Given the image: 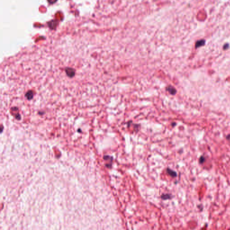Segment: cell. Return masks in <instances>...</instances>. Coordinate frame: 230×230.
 <instances>
[{
    "label": "cell",
    "mask_w": 230,
    "mask_h": 230,
    "mask_svg": "<svg viewBox=\"0 0 230 230\" xmlns=\"http://www.w3.org/2000/svg\"><path fill=\"white\" fill-rule=\"evenodd\" d=\"M167 90L168 91V92L172 95H174L176 93V90H175V88L171 86H169L167 88Z\"/></svg>",
    "instance_id": "6da1fadb"
},
{
    "label": "cell",
    "mask_w": 230,
    "mask_h": 230,
    "mask_svg": "<svg viewBox=\"0 0 230 230\" xmlns=\"http://www.w3.org/2000/svg\"><path fill=\"white\" fill-rule=\"evenodd\" d=\"M167 171L168 174H170L171 176L173 177L177 176L176 173L174 172V171H172V170H170V168H168Z\"/></svg>",
    "instance_id": "7a4b0ae2"
},
{
    "label": "cell",
    "mask_w": 230,
    "mask_h": 230,
    "mask_svg": "<svg viewBox=\"0 0 230 230\" xmlns=\"http://www.w3.org/2000/svg\"><path fill=\"white\" fill-rule=\"evenodd\" d=\"M161 198L163 200L168 199L171 198V195L168 194H164L162 195Z\"/></svg>",
    "instance_id": "3957f363"
},
{
    "label": "cell",
    "mask_w": 230,
    "mask_h": 230,
    "mask_svg": "<svg viewBox=\"0 0 230 230\" xmlns=\"http://www.w3.org/2000/svg\"><path fill=\"white\" fill-rule=\"evenodd\" d=\"M204 41H202V40L200 41V42H197V43L196 44V47H200V46H201V45H203L204 44Z\"/></svg>",
    "instance_id": "277c9868"
},
{
    "label": "cell",
    "mask_w": 230,
    "mask_h": 230,
    "mask_svg": "<svg viewBox=\"0 0 230 230\" xmlns=\"http://www.w3.org/2000/svg\"><path fill=\"white\" fill-rule=\"evenodd\" d=\"M57 1H58V0H48V1L49 3H50V4H54V3H55Z\"/></svg>",
    "instance_id": "5b68a950"
}]
</instances>
